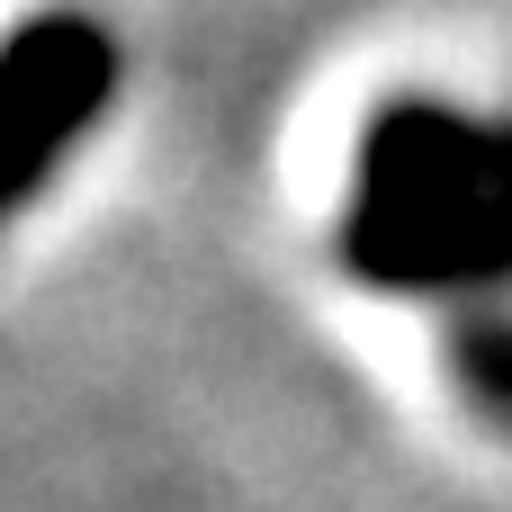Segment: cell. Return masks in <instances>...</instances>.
Returning <instances> with one entry per match:
<instances>
[{"instance_id": "1", "label": "cell", "mask_w": 512, "mask_h": 512, "mask_svg": "<svg viewBox=\"0 0 512 512\" xmlns=\"http://www.w3.org/2000/svg\"><path fill=\"white\" fill-rule=\"evenodd\" d=\"M333 252L369 297L441 324L512 306V108L387 90L351 135Z\"/></svg>"}, {"instance_id": "2", "label": "cell", "mask_w": 512, "mask_h": 512, "mask_svg": "<svg viewBox=\"0 0 512 512\" xmlns=\"http://www.w3.org/2000/svg\"><path fill=\"white\" fill-rule=\"evenodd\" d=\"M117 81H126V63H117L108 18H90V9L18 18L9 63H0V180H9L18 207L45 198L54 171L108 126Z\"/></svg>"}, {"instance_id": "3", "label": "cell", "mask_w": 512, "mask_h": 512, "mask_svg": "<svg viewBox=\"0 0 512 512\" xmlns=\"http://www.w3.org/2000/svg\"><path fill=\"white\" fill-rule=\"evenodd\" d=\"M441 360H450V387L459 405L512 441V306H486V315H450L441 324Z\"/></svg>"}]
</instances>
